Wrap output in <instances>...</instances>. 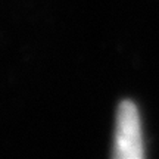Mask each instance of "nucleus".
Masks as SVG:
<instances>
[{
  "label": "nucleus",
  "instance_id": "obj_1",
  "mask_svg": "<svg viewBox=\"0 0 159 159\" xmlns=\"http://www.w3.org/2000/svg\"><path fill=\"white\" fill-rule=\"evenodd\" d=\"M144 156V142L142 121L137 106L130 100H124L116 112L114 158L140 159Z\"/></svg>",
  "mask_w": 159,
  "mask_h": 159
}]
</instances>
